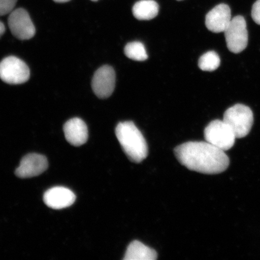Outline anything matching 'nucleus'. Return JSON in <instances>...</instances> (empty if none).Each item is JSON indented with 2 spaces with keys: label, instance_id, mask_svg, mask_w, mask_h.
Wrapping results in <instances>:
<instances>
[{
  "label": "nucleus",
  "instance_id": "412c9836",
  "mask_svg": "<svg viewBox=\"0 0 260 260\" xmlns=\"http://www.w3.org/2000/svg\"><path fill=\"white\" fill-rule=\"evenodd\" d=\"M91 1H93V2H97V1H99V0H91Z\"/></svg>",
  "mask_w": 260,
  "mask_h": 260
},
{
  "label": "nucleus",
  "instance_id": "f8f14e48",
  "mask_svg": "<svg viewBox=\"0 0 260 260\" xmlns=\"http://www.w3.org/2000/svg\"><path fill=\"white\" fill-rule=\"evenodd\" d=\"M65 138L71 145L80 146L85 144L88 139V129L82 119H71L63 126Z\"/></svg>",
  "mask_w": 260,
  "mask_h": 260
},
{
  "label": "nucleus",
  "instance_id": "423d86ee",
  "mask_svg": "<svg viewBox=\"0 0 260 260\" xmlns=\"http://www.w3.org/2000/svg\"><path fill=\"white\" fill-rule=\"evenodd\" d=\"M30 78V70L23 61L15 56L6 57L0 62V79L9 84H20Z\"/></svg>",
  "mask_w": 260,
  "mask_h": 260
},
{
  "label": "nucleus",
  "instance_id": "20e7f679",
  "mask_svg": "<svg viewBox=\"0 0 260 260\" xmlns=\"http://www.w3.org/2000/svg\"><path fill=\"white\" fill-rule=\"evenodd\" d=\"M204 138L206 142L226 151L235 145L236 136L227 123L217 119L211 121L205 128Z\"/></svg>",
  "mask_w": 260,
  "mask_h": 260
},
{
  "label": "nucleus",
  "instance_id": "6e6552de",
  "mask_svg": "<svg viewBox=\"0 0 260 260\" xmlns=\"http://www.w3.org/2000/svg\"><path fill=\"white\" fill-rule=\"evenodd\" d=\"M116 76L113 68L105 65L94 74L92 87L94 93L101 99L109 98L115 87Z\"/></svg>",
  "mask_w": 260,
  "mask_h": 260
},
{
  "label": "nucleus",
  "instance_id": "0eeeda50",
  "mask_svg": "<svg viewBox=\"0 0 260 260\" xmlns=\"http://www.w3.org/2000/svg\"><path fill=\"white\" fill-rule=\"evenodd\" d=\"M8 25L13 35L19 40H30L35 35V25L24 9H16L10 14Z\"/></svg>",
  "mask_w": 260,
  "mask_h": 260
},
{
  "label": "nucleus",
  "instance_id": "a211bd4d",
  "mask_svg": "<svg viewBox=\"0 0 260 260\" xmlns=\"http://www.w3.org/2000/svg\"><path fill=\"white\" fill-rule=\"evenodd\" d=\"M251 16L255 23L260 25V0H256L253 5Z\"/></svg>",
  "mask_w": 260,
  "mask_h": 260
},
{
  "label": "nucleus",
  "instance_id": "7ed1b4c3",
  "mask_svg": "<svg viewBox=\"0 0 260 260\" xmlns=\"http://www.w3.org/2000/svg\"><path fill=\"white\" fill-rule=\"evenodd\" d=\"M223 120L232 127L236 138L240 139L246 137L251 132L253 115L249 107L237 104L226 110Z\"/></svg>",
  "mask_w": 260,
  "mask_h": 260
},
{
  "label": "nucleus",
  "instance_id": "4be33fe9",
  "mask_svg": "<svg viewBox=\"0 0 260 260\" xmlns=\"http://www.w3.org/2000/svg\"><path fill=\"white\" fill-rule=\"evenodd\" d=\"M177 1H182V0H177Z\"/></svg>",
  "mask_w": 260,
  "mask_h": 260
},
{
  "label": "nucleus",
  "instance_id": "4468645a",
  "mask_svg": "<svg viewBox=\"0 0 260 260\" xmlns=\"http://www.w3.org/2000/svg\"><path fill=\"white\" fill-rule=\"evenodd\" d=\"M158 11V3L154 0H141L132 9L133 15L138 20H151L157 16Z\"/></svg>",
  "mask_w": 260,
  "mask_h": 260
},
{
  "label": "nucleus",
  "instance_id": "1a4fd4ad",
  "mask_svg": "<svg viewBox=\"0 0 260 260\" xmlns=\"http://www.w3.org/2000/svg\"><path fill=\"white\" fill-rule=\"evenodd\" d=\"M48 167V160L45 156L36 153L29 154L22 158L15 174L21 178L37 177L46 171Z\"/></svg>",
  "mask_w": 260,
  "mask_h": 260
},
{
  "label": "nucleus",
  "instance_id": "9d476101",
  "mask_svg": "<svg viewBox=\"0 0 260 260\" xmlns=\"http://www.w3.org/2000/svg\"><path fill=\"white\" fill-rule=\"evenodd\" d=\"M232 19L230 8L222 3L208 13L206 17V25L208 30L219 34L225 31Z\"/></svg>",
  "mask_w": 260,
  "mask_h": 260
},
{
  "label": "nucleus",
  "instance_id": "f3484780",
  "mask_svg": "<svg viewBox=\"0 0 260 260\" xmlns=\"http://www.w3.org/2000/svg\"><path fill=\"white\" fill-rule=\"evenodd\" d=\"M18 0H0V16L11 14Z\"/></svg>",
  "mask_w": 260,
  "mask_h": 260
},
{
  "label": "nucleus",
  "instance_id": "f257e3e1",
  "mask_svg": "<svg viewBox=\"0 0 260 260\" xmlns=\"http://www.w3.org/2000/svg\"><path fill=\"white\" fill-rule=\"evenodd\" d=\"M175 157L188 170L205 174L225 171L230 159L225 151L207 142H188L174 149Z\"/></svg>",
  "mask_w": 260,
  "mask_h": 260
},
{
  "label": "nucleus",
  "instance_id": "2eb2a0df",
  "mask_svg": "<svg viewBox=\"0 0 260 260\" xmlns=\"http://www.w3.org/2000/svg\"><path fill=\"white\" fill-rule=\"evenodd\" d=\"M124 53L126 57L136 61H145L148 57L144 44L140 42H132L126 44Z\"/></svg>",
  "mask_w": 260,
  "mask_h": 260
},
{
  "label": "nucleus",
  "instance_id": "ddd939ff",
  "mask_svg": "<svg viewBox=\"0 0 260 260\" xmlns=\"http://www.w3.org/2000/svg\"><path fill=\"white\" fill-rule=\"evenodd\" d=\"M157 253L154 249L144 245L138 240L132 242L126 249L123 260H155Z\"/></svg>",
  "mask_w": 260,
  "mask_h": 260
},
{
  "label": "nucleus",
  "instance_id": "6ab92c4d",
  "mask_svg": "<svg viewBox=\"0 0 260 260\" xmlns=\"http://www.w3.org/2000/svg\"><path fill=\"white\" fill-rule=\"evenodd\" d=\"M6 30L5 26L2 21H0V37L4 34Z\"/></svg>",
  "mask_w": 260,
  "mask_h": 260
},
{
  "label": "nucleus",
  "instance_id": "39448f33",
  "mask_svg": "<svg viewBox=\"0 0 260 260\" xmlns=\"http://www.w3.org/2000/svg\"><path fill=\"white\" fill-rule=\"evenodd\" d=\"M224 32L227 47L232 53H241L248 46V32L243 16L238 15L233 18Z\"/></svg>",
  "mask_w": 260,
  "mask_h": 260
},
{
  "label": "nucleus",
  "instance_id": "dca6fc26",
  "mask_svg": "<svg viewBox=\"0 0 260 260\" xmlns=\"http://www.w3.org/2000/svg\"><path fill=\"white\" fill-rule=\"evenodd\" d=\"M220 64V58L219 55L214 51L207 52L198 61V67L200 69L209 72L216 70Z\"/></svg>",
  "mask_w": 260,
  "mask_h": 260
},
{
  "label": "nucleus",
  "instance_id": "aec40b11",
  "mask_svg": "<svg viewBox=\"0 0 260 260\" xmlns=\"http://www.w3.org/2000/svg\"><path fill=\"white\" fill-rule=\"evenodd\" d=\"M53 1H54L55 2L61 3L70 2V0H53Z\"/></svg>",
  "mask_w": 260,
  "mask_h": 260
},
{
  "label": "nucleus",
  "instance_id": "f03ea898",
  "mask_svg": "<svg viewBox=\"0 0 260 260\" xmlns=\"http://www.w3.org/2000/svg\"><path fill=\"white\" fill-rule=\"evenodd\" d=\"M115 133L123 151L130 161L141 162L147 157V143L134 123L132 121L119 123Z\"/></svg>",
  "mask_w": 260,
  "mask_h": 260
},
{
  "label": "nucleus",
  "instance_id": "9b49d317",
  "mask_svg": "<svg viewBox=\"0 0 260 260\" xmlns=\"http://www.w3.org/2000/svg\"><path fill=\"white\" fill-rule=\"evenodd\" d=\"M76 200V195L69 188L54 187L48 190L44 195V201L48 207L60 210L69 207Z\"/></svg>",
  "mask_w": 260,
  "mask_h": 260
}]
</instances>
